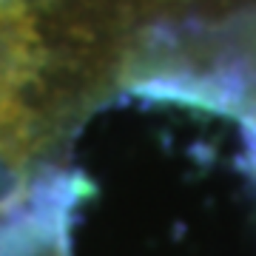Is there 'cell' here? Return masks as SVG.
<instances>
[{
    "instance_id": "obj_1",
    "label": "cell",
    "mask_w": 256,
    "mask_h": 256,
    "mask_svg": "<svg viewBox=\"0 0 256 256\" xmlns=\"http://www.w3.org/2000/svg\"><path fill=\"white\" fill-rule=\"evenodd\" d=\"M46 66V40L32 0H0V154H34V94Z\"/></svg>"
}]
</instances>
